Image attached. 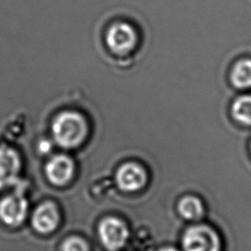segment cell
<instances>
[{
    "mask_svg": "<svg viewBox=\"0 0 251 251\" xmlns=\"http://www.w3.org/2000/svg\"><path fill=\"white\" fill-rule=\"evenodd\" d=\"M52 134L59 146L68 149L75 148L83 142L87 134V124L78 113L63 112L52 124Z\"/></svg>",
    "mask_w": 251,
    "mask_h": 251,
    "instance_id": "obj_1",
    "label": "cell"
},
{
    "mask_svg": "<svg viewBox=\"0 0 251 251\" xmlns=\"http://www.w3.org/2000/svg\"><path fill=\"white\" fill-rule=\"evenodd\" d=\"M183 251H220L221 240L214 228L207 225L188 227L181 240Z\"/></svg>",
    "mask_w": 251,
    "mask_h": 251,
    "instance_id": "obj_2",
    "label": "cell"
},
{
    "mask_svg": "<svg viewBox=\"0 0 251 251\" xmlns=\"http://www.w3.org/2000/svg\"><path fill=\"white\" fill-rule=\"evenodd\" d=\"M98 236L103 246L110 251L120 250L128 240L129 230L126 224L117 217H106L98 226Z\"/></svg>",
    "mask_w": 251,
    "mask_h": 251,
    "instance_id": "obj_3",
    "label": "cell"
},
{
    "mask_svg": "<svg viewBox=\"0 0 251 251\" xmlns=\"http://www.w3.org/2000/svg\"><path fill=\"white\" fill-rule=\"evenodd\" d=\"M28 212V202L22 192H14L0 200V220L9 226L24 223Z\"/></svg>",
    "mask_w": 251,
    "mask_h": 251,
    "instance_id": "obj_4",
    "label": "cell"
},
{
    "mask_svg": "<svg viewBox=\"0 0 251 251\" xmlns=\"http://www.w3.org/2000/svg\"><path fill=\"white\" fill-rule=\"evenodd\" d=\"M116 182L121 190L125 192H135L145 186L147 174L141 165L135 162H126L118 169Z\"/></svg>",
    "mask_w": 251,
    "mask_h": 251,
    "instance_id": "obj_5",
    "label": "cell"
},
{
    "mask_svg": "<svg viewBox=\"0 0 251 251\" xmlns=\"http://www.w3.org/2000/svg\"><path fill=\"white\" fill-rule=\"evenodd\" d=\"M106 41L109 48L114 53L126 54L134 48L137 36L130 25L126 23H117L109 28Z\"/></svg>",
    "mask_w": 251,
    "mask_h": 251,
    "instance_id": "obj_6",
    "label": "cell"
},
{
    "mask_svg": "<svg viewBox=\"0 0 251 251\" xmlns=\"http://www.w3.org/2000/svg\"><path fill=\"white\" fill-rule=\"evenodd\" d=\"M21 168L19 153L7 145H0V190L12 186L19 180Z\"/></svg>",
    "mask_w": 251,
    "mask_h": 251,
    "instance_id": "obj_7",
    "label": "cell"
},
{
    "mask_svg": "<svg viewBox=\"0 0 251 251\" xmlns=\"http://www.w3.org/2000/svg\"><path fill=\"white\" fill-rule=\"evenodd\" d=\"M60 212L55 203L46 201L39 204L31 215L32 227L40 234L54 231L60 223Z\"/></svg>",
    "mask_w": 251,
    "mask_h": 251,
    "instance_id": "obj_8",
    "label": "cell"
},
{
    "mask_svg": "<svg viewBox=\"0 0 251 251\" xmlns=\"http://www.w3.org/2000/svg\"><path fill=\"white\" fill-rule=\"evenodd\" d=\"M45 176L55 186H64L74 176L75 164L73 160L64 154L53 156L45 165Z\"/></svg>",
    "mask_w": 251,
    "mask_h": 251,
    "instance_id": "obj_9",
    "label": "cell"
},
{
    "mask_svg": "<svg viewBox=\"0 0 251 251\" xmlns=\"http://www.w3.org/2000/svg\"><path fill=\"white\" fill-rule=\"evenodd\" d=\"M177 212L183 219L195 221L204 215V206L198 197L186 195L178 201Z\"/></svg>",
    "mask_w": 251,
    "mask_h": 251,
    "instance_id": "obj_10",
    "label": "cell"
},
{
    "mask_svg": "<svg viewBox=\"0 0 251 251\" xmlns=\"http://www.w3.org/2000/svg\"><path fill=\"white\" fill-rule=\"evenodd\" d=\"M230 80L236 88L251 87V59H242L234 64L230 73Z\"/></svg>",
    "mask_w": 251,
    "mask_h": 251,
    "instance_id": "obj_11",
    "label": "cell"
},
{
    "mask_svg": "<svg viewBox=\"0 0 251 251\" xmlns=\"http://www.w3.org/2000/svg\"><path fill=\"white\" fill-rule=\"evenodd\" d=\"M231 115L236 122L251 126V95L237 97L232 103Z\"/></svg>",
    "mask_w": 251,
    "mask_h": 251,
    "instance_id": "obj_12",
    "label": "cell"
},
{
    "mask_svg": "<svg viewBox=\"0 0 251 251\" xmlns=\"http://www.w3.org/2000/svg\"><path fill=\"white\" fill-rule=\"evenodd\" d=\"M60 251H90L87 242L78 236H70L61 244Z\"/></svg>",
    "mask_w": 251,
    "mask_h": 251,
    "instance_id": "obj_13",
    "label": "cell"
},
{
    "mask_svg": "<svg viewBox=\"0 0 251 251\" xmlns=\"http://www.w3.org/2000/svg\"><path fill=\"white\" fill-rule=\"evenodd\" d=\"M158 251H178V250L175 247H164V248L159 249Z\"/></svg>",
    "mask_w": 251,
    "mask_h": 251,
    "instance_id": "obj_14",
    "label": "cell"
}]
</instances>
